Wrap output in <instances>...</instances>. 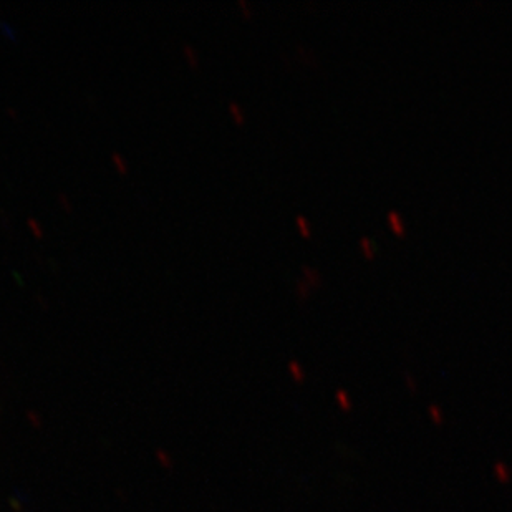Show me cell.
Returning a JSON list of instances; mask_svg holds the SVG:
<instances>
[{
  "instance_id": "11",
  "label": "cell",
  "mask_w": 512,
  "mask_h": 512,
  "mask_svg": "<svg viewBox=\"0 0 512 512\" xmlns=\"http://www.w3.org/2000/svg\"><path fill=\"white\" fill-rule=\"evenodd\" d=\"M58 198H60V203H62L63 206L68 209V211H72V204H70V201H68V196H65V194H60Z\"/></svg>"
},
{
  "instance_id": "7",
  "label": "cell",
  "mask_w": 512,
  "mask_h": 512,
  "mask_svg": "<svg viewBox=\"0 0 512 512\" xmlns=\"http://www.w3.org/2000/svg\"><path fill=\"white\" fill-rule=\"evenodd\" d=\"M310 289H312V285L309 282H305L304 279H299L297 285H295V290H297L300 299H307L310 295Z\"/></svg>"
},
{
  "instance_id": "4",
  "label": "cell",
  "mask_w": 512,
  "mask_h": 512,
  "mask_svg": "<svg viewBox=\"0 0 512 512\" xmlns=\"http://www.w3.org/2000/svg\"><path fill=\"white\" fill-rule=\"evenodd\" d=\"M295 224H297V228H299L300 234H302V236H312V226H310V221L309 219L305 218L304 214H299V216L295 218Z\"/></svg>"
},
{
  "instance_id": "2",
  "label": "cell",
  "mask_w": 512,
  "mask_h": 512,
  "mask_svg": "<svg viewBox=\"0 0 512 512\" xmlns=\"http://www.w3.org/2000/svg\"><path fill=\"white\" fill-rule=\"evenodd\" d=\"M302 274H304L302 279H304L305 282H309L312 287H317V285H320V282H322L320 272L314 269V267L302 266Z\"/></svg>"
},
{
  "instance_id": "3",
  "label": "cell",
  "mask_w": 512,
  "mask_h": 512,
  "mask_svg": "<svg viewBox=\"0 0 512 512\" xmlns=\"http://www.w3.org/2000/svg\"><path fill=\"white\" fill-rule=\"evenodd\" d=\"M358 246H360V249H362L363 254H365V256L367 257H373V254H375V242H373L372 237H360V241H358Z\"/></svg>"
},
{
  "instance_id": "5",
  "label": "cell",
  "mask_w": 512,
  "mask_h": 512,
  "mask_svg": "<svg viewBox=\"0 0 512 512\" xmlns=\"http://www.w3.org/2000/svg\"><path fill=\"white\" fill-rule=\"evenodd\" d=\"M183 50L184 57H186V60H188L189 65H191V67H198L199 55L198 52H196V49H194L193 45L184 44Z\"/></svg>"
},
{
  "instance_id": "8",
  "label": "cell",
  "mask_w": 512,
  "mask_h": 512,
  "mask_svg": "<svg viewBox=\"0 0 512 512\" xmlns=\"http://www.w3.org/2000/svg\"><path fill=\"white\" fill-rule=\"evenodd\" d=\"M113 165L118 168L121 174L128 173V163H126L125 158L120 153H113L112 155Z\"/></svg>"
},
{
  "instance_id": "9",
  "label": "cell",
  "mask_w": 512,
  "mask_h": 512,
  "mask_svg": "<svg viewBox=\"0 0 512 512\" xmlns=\"http://www.w3.org/2000/svg\"><path fill=\"white\" fill-rule=\"evenodd\" d=\"M27 224H29V228L32 229V232H34L35 236H44V229H42V224H40L37 219L29 218L27 219Z\"/></svg>"
},
{
  "instance_id": "6",
  "label": "cell",
  "mask_w": 512,
  "mask_h": 512,
  "mask_svg": "<svg viewBox=\"0 0 512 512\" xmlns=\"http://www.w3.org/2000/svg\"><path fill=\"white\" fill-rule=\"evenodd\" d=\"M229 112H231V115L234 116V120H236L239 125H242V123L246 121V115H244V112H242V108L239 103H229Z\"/></svg>"
},
{
  "instance_id": "10",
  "label": "cell",
  "mask_w": 512,
  "mask_h": 512,
  "mask_svg": "<svg viewBox=\"0 0 512 512\" xmlns=\"http://www.w3.org/2000/svg\"><path fill=\"white\" fill-rule=\"evenodd\" d=\"M239 7H241L242 12H244V15H246V17L252 15V7L251 5L247 4L246 0H239Z\"/></svg>"
},
{
  "instance_id": "1",
  "label": "cell",
  "mask_w": 512,
  "mask_h": 512,
  "mask_svg": "<svg viewBox=\"0 0 512 512\" xmlns=\"http://www.w3.org/2000/svg\"><path fill=\"white\" fill-rule=\"evenodd\" d=\"M387 223L388 226H390V229H392V231L395 232V234H398V236H403V234H405V221H403V218H401V214L398 213V211H395V209H392V211H388Z\"/></svg>"
}]
</instances>
